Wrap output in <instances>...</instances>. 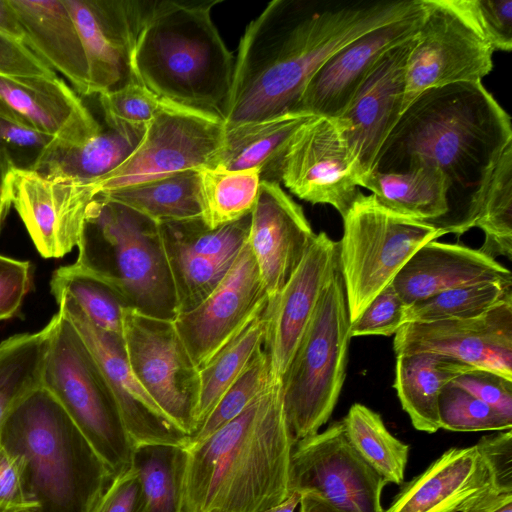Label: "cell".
<instances>
[{"label": "cell", "instance_id": "obj_54", "mask_svg": "<svg viewBox=\"0 0 512 512\" xmlns=\"http://www.w3.org/2000/svg\"><path fill=\"white\" fill-rule=\"evenodd\" d=\"M13 169L8 157L0 152V230L12 206L10 183Z\"/></svg>", "mask_w": 512, "mask_h": 512}, {"label": "cell", "instance_id": "obj_50", "mask_svg": "<svg viewBox=\"0 0 512 512\" xmlns=\"http://www.w3.org/2000/svg\"><path fill=\"white\" fill-rule=\"evenodd\" d=\"M146 504L140 478L130 467L117 475L93 512H145Z\"/></svg>", "mask_w": 512, "mask_h": 512}, {"label": "cell", "instance_id": "obj_25", "mask_svg": "<svg viewBox=\"0 0 512 512\" xmlns=\"http://www.w3.org/2000/svg\"><path fill=\"white\" fill-rule=\"evenodd\" d=\"M492 489L477 445L452 447L408 482L384 512H462Z\"/></svg>", "mask_w": 512, "mask_h": 512}, {"label": "cell", "instance_id": "obj_47", "mask_svg": "<svg viewBox=\"0 0 512 512\" xmlns=\"http://www.w3.org/2000/svg\"><path fill=\"white\" fill-rule=\"evenodd\" d=\"M512 421V381L485 370H472L452 381Z\"/></svg>", "mask_w": 512, "mask_h": 512}, {"label": "cell", "instance_id": "obj_16", "mask_svg": "<svg viewBox=\"0 0 512 512\" xmlns=\"http://www.w3.org/2000/svg\"><path fill=\"white\" fill-rule=\"evenodd\" d=\"M396 356L437 353L512 381V297L467 319L404 324L394 335Z\"/></svg>", "mask_w": 512, "mask_h": 512}, {"label": "cell", "instance_id": "obj_56", "mask_svg": "<svg viewBox=\"0 0 512 512\" xmlns=\"http://www.w3.org/2000/svg\"><path fill=\"white\" fill-rule=\"evenodd\" d=\"M299 512H338L317 496L304 493L300 501Z\"/></svg>", "mask_w": 512, "mask_h": 512}, {"label": "cell", "instance_id": "obj_41", "mask_svg": "<svg viewBox=\"0 0 512 512\" xmlns=\"http://www.w3.org/2000/svg\"><path fill=\"white\" fill-rule=\"evenodd\" d=\"M272 383L274 382L271 379L269 360L261 347L242 374L221 397L199 431L190 438L188 447L204 441L216 430L237 417Z\"/></svg>", "mask_w": 512, "mask_h": 512}, {"label": "cell", "instance_id": "obj_57", "mask_svg": "<svg viewBox=\"0 0 512 512\" xmlns=\"http://www.w3.org/2000/svg\"><path fill=\"white\" fill-rule=\"evenodd\" d=\"M301 498V493L292 492L281 503L272 506L262 512H294L296 507L300 504Z\"/></svg>", "mask_w": 512, "mask_h": 512}, {"label": "cell", "instance_id": "obj_42", "mask_svg": "<svg viewBox=\"0 0 512 512\" xmlns=\"http://www.w3.org/2000/svg\"><path fill=\"white\" fill-rule=\"evenodd\" d=\"M440 427L454 432L503 431L512 421L452 382L439 398Z\"/></svg>", "mask_w": 512, "mask_h": 512}, {"label": "cell", "instance_id": "obj_36", "mask_svg": "<svg viewBox=\"0 0 512 512\" xmlns=\"http://www.w3.org/2000/svg\"><path fill=\"white\" fill-rule=\"evenodd\" d=\"M189 452L187 447L140 443L132 452L145 497V512H181Z\"/></svg>", "mask_w": 512, "mask_h": 512}, {"label": "cell", "instance_id": "obj_31", "mask_svg": "<svg viewBox=\"0 0 512 512\" xmlns=\"http://www.w3.org/2000/svg\"><path fill=\"white\" fill-rule=\"evenodd\" d=\"M441 226L445 234L457 236L479 228L485 236L479 251L493 259H512V144L497 158L462 215Z\"/></svg>", "mask_w": 512, "mask_h": 512}, {"label": "cell", "instance_id": "obj_35", "mask_svg": "<svg viewBox=\"0 0 512 512\" xmlns=\"http://www.w3.org/2000/svg\"><path fill=\"white\" fill-rule=\"evenodd\" d=\"M98 194L156 224L201 217L199 171L195 170Z\"/></svg>", "mask_w": 512, "mask_h": 512}, {"label": "cell", "instance_id": "obj_37", "mask_svg": "<svg viewBox=\"0 0 512 512\" xmlns=\"http://www.w3.org/2000/svg\"><path fill=\"white\" fill-rule=\"evenodd\" d=\"M261 183L258 169L229 170L221 165L199 170L201 218L216 228L250 215Z\"/></svg>", "mask_w": 512, "mask_h": 512}, {"label": "cell", "instance_id": "obj_10", "mask_svg": "<svg viewBox=\"0 0 512 512\" xmlns=\"http://www.w3.org/2000/svg\"><path fill=\"white\" fill-rule=\"evenodd\" d=\"M422 6L407 59L402 111L429 88L482 81L493 69L495 50L473 0H422Z\"/></svg>", "mask_w": 512, "mask_h": 512}, {"label": "cell", "instance_id": "obj_27", "mask_svg": "<svg viewBox=\"0 0 512 512\" xmlns=\"http://www.w3.org/2000/svg\"><path fill=\"white\" fill-rule=\"evenodd\" d=\"M488 282H512V274L478 249L433 240L410 257L392 285L407 307L444 291Z\"/></svg>", "mask_w": 512, "mask_h": 512}, {"label": "cell", "instance_id": "obj_45", "mask_svg": "<svg viewBox=\"0 0 512 512\" xmlns=\"http://www.w3.org/2000/svg\"><path fill=\"white\" fill-rule=\"evenodd\" d=\"M406 305L392 283L386 286L350 324V336L395 335L404 325Z\"/></svg>", "mask_w": 512, "mask_h": 512}, {"label": "cell", "instance_id": "obj_29", "mask_svg": "<svg viewBox=\"0 0 512 512\" xmlns=\"http://www.w3.org/2000/svg\"><path fill=\"white\" fill-rule=\"evenodd\" d=\"M147 125L105 122L81 144L54 140L31 170L51 178L94 184L121 166L141 143Z\"/></svg>", "mask_w": 512, "mask_h": 512}, {"label": "cell", "instance_id": "obj_12", "mask_svg": "<svg viewBox=\"0 0 512 512\" xmlns=\"http://www.w3.org/2000/svg\"><path fill=\"white\" fill-rule=\"evenodd\" d=\"M223 131L221 117L165 102L134 153L93 184L95 194L214 167Z\"/></svg>", "mask_w": 512, "mask_h": 512}, {"label": "cell", "instance_id": "obj_13", "mask_svg": "<svg viewBox=\"0 0 512 512\" xmlns=\"http://www.w3.org/2000/svg\"><path fill=\"white\" fill-rule=\"evenodd\" d=\"M386 484L349 443L341 420L293 447L289 494H313L338 512H384Z\"/></svg>", "mask_w": 512, "mask_h": 512}, {"label": "cell", "instance_id": "obj_51", "mask_svg": "<svg viewBox=\"0 0 512 512\" xmlns=\"http://www.w3.org/2000/svg\"><path fill=\"white\" fill-rule=\"evenodd\" d=\"M480 22L495 51L512 50V0H473Z\"/></svg>", "mask_w": 512, "mask_h": 512}, {"label": "cell", "instance_id": "obj_5", "mask_svg": "<svg viewBox=\"0 0 512 512\" xmlns=\"http://www.w3.org/2000/svg\"><path fill=\"white\" fill-rule=\"evenodd\" d=\"M0 444L24 463L33 512H93L115 478L42 385L12 408L1 427Z\"/></svg>", "mask_w": 512, "mask_h": 512}, {"label": "cell", "instance_id": "obj_30", "mask_svg": "<svg viewBox=\"0 0 512 512\" xmlns=\"http://www.w3.org/2000/svg\"><path fill=\"white\" fill-rule=\"evenodd\" d=\"M313 115L292 111L272 118L224 126L217 165L258 169L261 181L281 183L282 165L296 130Z\"/></svg>", "mask_w": 512, "mask_h": 512}, {"label": "cell", "instance_id": "obj_32", "mask_svg": "<svg viewBox=\"0 0 512 512\" xmlns=\"http://www.w3.org/2000/svg\"><path fill=\"white\" fill-rule=\"evenodd\" d=\"M475 370L450 356L417 353L396 356L394 388L413 427L435 433L440 427L442 389L460 375Z\"/></svg>", "mask_w": 512, "mask_h": 512}, {"label": "cell", "instance_id": "obj_39", "mask_svg": "<svg viewBox=\"0 0 512 512\" xmlns=\"http://www.w3.org/2000/svg\"><path fill=\"white\" fill-rule=\"evenodd\" d=\"M50 289L54 297L68 294L97 327L122 337L123 306L96 275L77 263L62 266L53 272Z\"/></svg>", "mask_w": 512, "mask_h": 512}, {"label": "cell", "instance_id": "obj_44", "mask_svg": "<svg viewBox=\"0 0 512 512\" xmlns=\"http://www.w3.org/2000/svg\"><path fill=\"white\" fill-rule=\"evenodd\" d=\"M54 140L0 105V152L8 157L14 168L32 169Z\"/></svg>", "mask_w": 512, "mask_h": 512}, {"label": "cell", "instance_id": "obj_43", "mask_svg": "<svg viewBox=\"0 0 512 512\" xmlns=\"http://www.w3.org/2000/svg\"><path fill=\"white\" fill-rule=\"evenodd\" d=\"M105 122L148 125L163 108L161 100L138 81L98 95Z\"/></svg>", "mask_w": 512, "mask_h": 512}, {"label": "cell", "instance_id": "obj_3", "mask_svg": "<svg viewBox=\"0 0 512 512\" xmlns=\"http://www.w3.org/2000/svg\"><path fill=\"white\" fill-rule=\"evenodd\" d=\"M274 382L189 456L181 512H262L289 496L293 450Z\"/></svg>", "mask_w": 512, "mask_h": 512}, {"label": "cell", "instance_id": "obj_49", "mask_svg": "<svg viewBox=\"0 0 512 512\" xmlns=\"http://www.w3.org/2000/svg\"><path fill=\"white\" fill-rule=\"evenodd\" d=\"M476 445L491 471L494 488L512 491L511 429L485 435Z\"/></svg>", "mask_w": 512, "mask_h": 512}, {"label": "cell", "instance_id": "obj_33", "mask_svg": "<svg viewBox=\"0 0 512 512\" xmlns=\"http://www.w3.org/2000/svg\"><path fill=\"white\" fill-rule=\"evenodd\" d=\"M386 208L427 222L450 212L448 179L437 168L422 166L401 172L372 171L360 181Z\"/></svg>", "mask_w": 512, "mask_h": 512}, {"label": "cell", "instance_id": "obj_24", "mask_svg": "<svg viewBox=\"0 0 512 512\" xmlns=\"http://www.w3.org/2000/svg\"><path fill=\"white\" fill-rule=\"evenodd\" d=\"M315 237L302 207L280 184L261 181L246 242L267 300L273 299L283 288Z\"/></svg>", "mask_w": 512, "mask_h": 512}, {"label": "cell", "instance_id": "obj_14", "mask_svg": "<svg viewBox=\"0 0 512 512\" xmlns=\"http://www.w3.org/2000/svg\"><path fill=\"white\" fill-rule=\"evenodd\" d=\"M281 182L298 198L328 204L343 218L361 193L360 174L335 118L313 115L294 133Z\"/></svg>", "mask_w": 512, "mask_h": 512}, {"label": "cell", "instance_id": "obj_23", "mask_svg": "<svg viewBox=\"0 0 512 512\" xmlns=\"http://www.w3.org/2000/svg\"><path fill=\"white\" fill-rule=\"evenodd\" d=\"M423 17L422 0L410 13L381 25L334 53L305 86L296 111L338 118L379 58L415 36Z\"/></svg>", "mask_w": 512, "mask_h": 512}, {"label": "cell", "instance_id": "obj_17", "mask_svg": "<svg viewBox=\"0 0 512 512\" xmlns=\"http://www.w3.org/2000/svg\"><path fill=\"white\" fill-rule=\"evenodd\" d=\"M55 299L59 311L75 327L103 373L133 444L188 447L190 436L160 409L133 375L122 337L97 327L68 294Z\"/></svg>", "mask_w": 512, "mask_h": 512}, {"label": "cell", "instance_id": "obj_20", "mask_svg": "<svg viewBox=\"0 0 512 512\" xmlns=\"http://www.w3.org/2000/svg\"><path fill=\"white\" fill-rule=\"evenodd\" d=\"M413 42L414 37L387 50L346 110L335 118L360 181L373 170L384 141L402 113L406 65Z\"/></svg>", "mask_w": 512, "mask_h": 512}, {"label": "cell", "instance_id": "obj_46", "mask_svg": "<svg viewBox=\"0 0 512 512\" xmlns=\"http://www.w3.org/2000/svg\"><path fill=\"white\" fill-rule=\"evenodd\" d=\"M35 509L23 461L0 444V512Z\"/></svg>", "mask_w": 512, "mask_h": 512}, {"label": "cell", "instance_id": "obj_52", "mask_svg": "<svg viewBox=\"0 0 512 512\" xmlns=\"http://www.w3.org/2000/svg\"><path fill=\"white\" fill-rule=\"evenodd\" d=\"M56 75L23 43L0 34V76L31 77Z\"/></svg>", "mask_w": 512, "mask_h": 512}, {"label": "cell", "instance_id": "obj_1", "mask_svg": "<svg viewBox=\"0 0 512 512\" xmlns=\"http://www.w3.org/2000/svg\"><path fill=\"white\" fill-rule=\"evenodd\" d=\"M418 5L419 0H380L324 8L300 0L271 1L240 39L221 113L224 126L296 111L308 81L334 53Z\"/></svg>", "mask_w": 512, "mask_h": 512}, {"label": "cell", "instance_id": "obj_55", "mask_svg": "<svg viewBox=\"0 0 512 512\" xmlns=\"http://www.w3.org/2000/svg\"><path fill=\"white\" fill-rule=\"evenodd\" d=\"M0 34L24 42V32L9 0H0Z\"/></svg>", "mask_w": 512, "mask_h": 512}, {"label": "cell", "instance_id": "obj_40", "mask_svg": "<svg viewBox=\"0 0 512 512\" xmlns=\"http://www.w3.org/2000/svg\"><path fill=\"white\" fill-rule=\"evenodd\" d=\"M512 297V282H488L444 291L405 309L404 324L479 316Z\"/></svg>", "mask_w": 512, "mask_h": 512}, {"label": "cell", "instance_id": "obj_48", "mask_svg": "<svg viewBox=\"0 0 512 512\" xmlns=\"http://www.w3.org/2000/svg\"><path fill=\"white\" fill-rule=\"evenodd\" d=\"M31 284L30 262L0 255V321L16 315Z\"/></svg>", "mask_w": 512, "mask_h": 512}, {"label": "cell", "instance_id": "obj_53", "mask_svg": "<svg viewBox=\"0 0 512 512\" xmlns=\"http://www.w3.org/2000/svg\"><path fill=\"white\" fill-rule=\"evenodd\" d=\"M462 512H512V491L492 489Z\"/></svg>", "mask_w": 512, "mask_h": 512}, {"label": "cell", "instance_id": "obj_22", "mask_svg": "<svg viewBox=\"0 0 512 512\" xmlns=\"http://www.w3.org/2000/svg\"><path fill=\"white\" fill-rule=\"evenodd\" d=\"M266 301L246 242L219 285L196 307L174 319L196 366L200 368Z\"/></svg>", "mask_w": 512, "mask_h": 512}, {"label": "cell", "instance_id": "obj_18", "mask_svg": "<svg viewBox=\"0 0 512 512\" xmlns=\"http://www.w3.org/2000/svg\"><path fill=\"white\" fill-rule=\"evenodd\" d=\"M75 22L88 75L89 93L100 95L137 81L133 52L146 1L64 0Z\"/></svg>", "mask_w": 512, "mask_h": 512}, {"label": "cell", "instance_id": "obj_58", "mask_svg": "<svg viewBox=\"0 0 512 512\" xmlns=\"http://www.w3.org/2000/svg\"><path fill=\"white\" fill-rule=\"evenodd\" d=\"M20 512H33V511H30V510H26V511H20Z\"/></svg>", "mask_w": 512, "mask_h": 512}, {"label": "cell", "instance_id": "obj_21", "mask_svg": "<svg viewBox=\"0 0 512 512\" xmlns=\"http://www.w3.org/2000/svg\"><path fill=\"white\" fill-rule=\"evenodd\" d=\"M10 184L12 205L43 257L59 258L77 246L87 206L96 195L93 184L16 168Z\"/></svg>", "mask_w": 512, "mask_h": 512}, {"label": "cell", "instance_id": "obj_2", "mask_svg": "<svg viewBox=\"0 0 512 512\" xmlns=\"http://www.w3.org/2000/svg\"><path fill=\"white\" fill-rule=\"evenodd\" d=\"M509 144L511 118L482 81L452 83L423 91L402 111L372 171L437 168L449 201L466 192L467 205Z\"/></svg>", "mask_w": 512, "mask_h": 512}, {"label": "cell", "instance_id": "obj_9", "mask_svg": "<svg viewBox=\"0 0 512 512\" xmlns=\"http://www.w3.org/2000/svg\"><path fill=\"white\" fill-rule=\"evenodd\" d=\"M342 219L339 264L352 323L420 247L445 232L386 208L372 194L360 193Z\"/></svg>", "mask_w": 512, "mask_h": 512}, {"label": "cell", "instance_id": "obj_38", "mask_svg": "<svg viewBox=\"0 0 512 512\" xmlns=\"http://www.w3.org/2000/svg\"><path fill=\"white\" fill-rule=\"evenodd\" d=\"M341 421L349 443L364 461L387 483L402 484L409 446L390 433L380 414L355 403Z\"/></svg>", "mask_w": 512, "mask_h": 512}, {"label": "cell", "instance_id": "obj_7", "mask_svg": "<svg viewBox=\"0 0 512 512\" xmlns=\"http://www.w3.org/2000/svg\"><path fill=\"white\" fill-rule=\"evenodd\" d=\"M350 319L340 268L324 287L281 378L282 402L293 445L330 419L345 377Z\"/></svg>", "mask_w": 512, "mask_h": 512}, {"label": "cell", "instance_id": "obj_19", "mask_svg": "<svg viewBox=\"0 0 512 512\" xmlns=\"http://www.w3.org/2000/svg\"><path fill=\"white\" fill-rule=\"evenodd\" d=\"M339 268V243L320 232L283 288L267 300L263 349L273 382L281 381L324 287Z\"/></svg>", "mask_w": 512, "mask_h": 512}, {"label": "cell", "instance_id": "obj_6", "mask_svg": "<svg viewBox=\"0 0 512 512\" xmlns=\"http://www.w3.org/2000/svg\"><path fill=\"white\" fill-rule=\"evenodd\" d=\"M75 263L116 294L123 308L174 320L177 302L158 224L96 194L88 204Z\"/></svg>", "mask_w": 512, "mask_h": 512}, {"label": "cell", "instance_id": "obj_8", "mask_svg": "<svg viewBox=\"0 0 512 512\" xmlns=\"http://www.w3.org/2000/svg\"><path fill=\"white\" fill-rule=\"evenodd\" d=\"M46 354L41 385L60 403L115 477L131 467L134 444L96 360L60 312Z\"/></svg>", "mask_w": 512, "mask_h": 512}, {"label": "cell", "instance_id": "obj_26", "mask_svg": "<svg viewBox=\"0 0 512 512\" xmlns=\"http://www.w3.org/2000/svg\"><path fill=\"white\" fill-rule=\"evenodd\" d=\"M0 105L37 130L67 144H81L101 124L65 81L54 76H0Z\"/></svg>", "mask_w": 512, "mask_h": 512}, {"label": "cell", "instance_id": "obj_34", "mask_svg": "<svg viewBox=\"0 0 512 512\" xmlns=\"http://www.w3.org/2000/svg\"><path fill=\"white\" fill-rule=\"evenodd\" d=\"M266 306L267 301L199 368L200 388L194 435L255 353L263 347L267 325Z\"/></svg>", "mask_w": 512, "mask_h": 512}, {"label": "cell", "instance_id": "obj_11", "mask_svg": "<svg viewBox=\"0 0 512 512\" xmlns=\"http://www.w3.org/2000/svg\"><path fill=\"white\" fill-rule=\"evenodd\" d=\"M122 341L129 367L139 384L191 438L197 428L199 368L174 320L123 308Z\"/></svg>", "mask_w": 512, "mask_h": 512}, {"label": "cell", "instance_id": "obj_28", "mask_svg": "<svg viewBox=\"0 0 512 512\" xmlns=\"http://www.w3.org/2000/svg\"><path fill=\"white\" fill-rule=\"evenodd\" d=\"M24 32L23 44L90 96L88 67L81 40L64 0H9Z\"/></svg>", "mask_w": 512, "mask_h": 512}, {"label": "cell", "instance_id": "obj_4", "mask_svg": "<svg viewBox=\"0 0 512 512\" xmlns=\"http://www.w3.org/2000/svg\"><path fill=\"white\" fill-rule=\"evenodd\" d=\"M220 2L146 1L133 52L137 81L161 100L219 117L234 71L211 16Z\"/></svg>", "mask_w": 512, "mask_h": 512}, {"label": "cell", "instance_id": "obj_15", "mask_svg": "<svg viewBox=\"0 0 512 512\" xmlns=\"http://www.w3.org/2000/svg\"><path fill=\"white\" fill-rule=\"evenodd\" d=\"M250 221L251 214L216 228L201 217L158 224L177 315L196 307L223 280L246 243Z\"/></svg>", "mask_w": 512, "mask_h": 512}]
</instances>
